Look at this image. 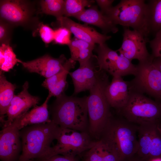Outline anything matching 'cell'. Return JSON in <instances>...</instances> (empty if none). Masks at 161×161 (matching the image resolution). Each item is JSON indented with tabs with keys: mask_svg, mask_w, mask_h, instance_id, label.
Listing matches in <instances>:
<instances>
[{
	"mask_svg": "<svg viewBox=\"0 0 161 161\" xmlns=\"http://www.w3.org/2000/svg\"><path fill=\"white\" fill-rule=\"evenodd\" d=\"M75 157L67 155L56 154L47 158L30 161H77Z\"/></svg>",
	"mask_w": 161,
	"mask_h": 161,
	"instance_id": "obj_33",
	"label": "cell"
},
{
	"mask_svg": "<svg viewBox=\"0 0 161 161\" xmlns=\"http://www.w3.org/2000/svg\"><path fill=\"white\" fill-rule=\"evenodd\" d=\"M158 129L161 132V125H160V124H159L158 126Z\"/></svg>",
	"mask_w": 161,
	"mask_h": 161,
	"instance_id": "obj_38",
	"label": "cell"
},
{
	"mask_svg": "<svg viewBox=\"0 0 161 161\" xmlns=\"http://www.w3.org/2000/svg\"><path fill=\"white\" fill-rule=\"evenodd\" d=\"M18 60L9 44L0 45V71L3 72L9 71L18 62Z\"/></svg>",
	"mask_w": 161,
	"mask_h": 161,
	"instance_id": "obj_26",
	"label": "cell"
},
{
	"mask_svg": "<svg viewBox=\"0 0 161 161\" xmlns=\"http://www.w3.org/2000/svg\"><path fill=\"white\" fill-rule=\"evenodd\" d=\"M76 61L70 58L68 59L64 68L58 73L46 79L42 86L49 91V95L51 97H58L64 93L67 87L66 81L67 75L70 70L75 67Z\"/></svg>",
	"mask_w": 161,
	"mask_h": 161,
	"instance_id": "obj_21",
	"label": "cell"
},
{
	"mask_svg": "<svg viewBox=\"0 0 161 161\" xmlns=\"http://www.w3.org/2000/svg\"><path fill=\"white\" fill-rule=\"evenodd\" d=\"M95 45L74 37L68 45L70 58L78 61L80 65L83 64L92 57Z\"/></svg>",
	"mask_w": 161,
	"mask_h": 161,
	"instance_id": "obj_22",
	"label": "cell"
},
{
	"mask_svg": "<svg viewBox=\"0 0 161 161\" xmlns=\"http://www.w3.org/2000/svg\"><path fill=\"white\" fill-rule=\"evenodd\" d=\"M68 59L62 54L57 58L48 54L30 61L24 62L18 59V62L31 73H36L46 79L49 78L62 70Z\"/></svg>",
	"mask_w": 161,
	"mask_h": 161,
	"instance_id": "obj_13",
	"label": "cell"
},
{
	"mask_svg": "<svg viewBox=\"0 0 161 161\" xmlns=\"http://www.w3.org/2000/svg\"><path fill=\"white\" fill-rule=\"evenodd\" d=\"M149 42L153 57L161 58V31L157 32L154 38Z\"/></svg>",
	"mask_w": 161,
	"mask_h": 161,
	"instance_id": "obj_32",
	"label": "cell"
},
{
	"mask_svg": "<svg viewBox=\"0 0 161 161\" xmlns=\"http://www.w3.org/2000/svg\"><path fill=\"white\" fill-rule=\"evenodd\" d=\"M16 86L8 81L4 72L0 71V118L4 124L5 120L4 116L14 96Z\"/></svg>",
	"mask_w": 161,
	"mask_h": 161,
	"instance_id": "obj_23",
	"label": "cell"
},
{
	"mask_svg": "<svg viewBox=\"0 0 161 161\" xmlns=\"http://www.w3.org/2000/svg\"><path fill=\"white\" fill-rule=\"evenodd\" d=\"M138 126L124 118L112 115L99 140L119 161H126L137 154L138 148Z\"/></svg>",
	"mask_w": 161,
	"mask_h": 161,
	"instance_id": "obj_1",
	"label": "cell"
},
{
	"mask_svg": "<svg viewBox=\"0 0 161 161\" xmlns=\"http://www.w3.org/2000/svg\"><path fill=\"white\" fill-rule=\"evenodd\" d=\"M160 132V134H161V132Z\"/></svg>",
	"mask_w": 161,
	"mask_h": 161,
	"instance_id": "obj_39",
	"label": "cell"
},
{
	"mask_svg": "<svg viewBox=\"0 0 161 161\" xmlns=\"http://www.w3.org/2000/svg\"><path fill=\"white\" fill-rule=\"evenodd\" d=\"M20 130L13 124L3 128L0 134V159L16 161L21 149Z\"/></svg>",
	"mask_w": 161,
	"mask_h": 161,
	"instance_id": "obj_15",
	"label": "cell"
},
{
	"mask_svg": "<svg viewBox=\"0 0 161 161\" xmlns=\"http://www.w3.org/2000/svg\"><path fill=\"white\" fill-rule=\"evenodd\" d=\"M148 24L150 34L161 30V0H149Z\"/></svg>",
	"mask_w": 161,
	"mask_h": 161,
	"instance_id": "obj_25",
	"label": "cell"
},
{
	"mask_svg": "<svg viewBox=\"0 0 161 161\" xmlns=\"http://www.w3.org/2000/svg\"><path fill=\"white\" fill-rule=\"evenodd\" d=\"M51 97L48 95L41 105L35 106L30 111H27L16 119L12 123L20 130L28 126L50 122L48 103Z\"/></svg>",
	"mask_w": 161,
	"mask_h": 161,
	"instance_id": "obj_20",
	"label": "cell"
},
{
	"mask_svg": "<svg viewBox=\"0 0 161 161\" xmlns=\"http://www.w3.org/2000/svg\"><path fill=\"white\" fill-rule=\"evenodd\" d=\"M54 41L57 44L68 45L70 43L71 39V33L67 28L60 27L54 30Z\"/></svg>",
	"mask_w": 161,
	"mask_h": 161,
	"instance_id": "obj_29",
	"label": "cell"
},
{
	"mask_svg": "<svg viewBox=\"0 0 161 161\" xmlns=\"http://www.w3.org/2000/svg\"><path fill=\"white\" fill-rule=\"evenodd\" d=\"M132 157L127 160L128 161H140V160H133V159H132Z\"/></svg>",
	"mask_w": 161,
	"mask_h": 161,
	"instance_id": "obj_37",
	"label": "cell"
},
{
	"mask_svg": "<svg viewBox=\"0 0 161 161\" xmlns=\"http://www.w3.org/2000/svg\"><path fill=\"white\" fill-rule=\"evenodd\" d=\"M92 61V58L83 64L80 65L75 71L69 72L74 86L73 95L87 90H89L95 83L99 69Z\"/></svg>",
	"mask_w": 161,
	"mask_h": 161,
	"instance_id": "obj_18",
	"label": "cell"
},
{
	"mask_svg": "<svg viewBox=\"0 0 161 161\" xmlns=\"http://www.w3.org/2000/svg\"><path fill=\"white\" fill-rule=\"evenodd\" d=\"M131 93L129 81L124 80L120 76L113 77L105 92L111 108L115 109L117 113L127 103Z\"/></svg>",
	"mask_w": 161,
	"mask_h": 161,
	"instance_id": "obj_17",
	"label": "cell"
},
{
	"mask_svg": "<svg viewBox=\"0 0 161 161\" xmlns=\"http://www.w3.org/2000/svg\"><path fill=\"white\" fill-rule=\"evenodd\" d=\"M29 83L25 82L23 86L22 90L17 95H14L7 109V119L3 124V128L11 124L16 118L27 112L32 106L38 104L40 98L31 95L28 92Z\"/></svg>",
	"mask_w": 161,
	"mask_h": 161,
	"instance_id": "obj_16",
	"label": "cell"
},
{
	"mask_svg": "<svg viewBox=\"0 0 161 161\" xmlns=\"http://www.w3.org/2000/svg\"><path fill=\"white\" fill-rule=\"evenodd\" d=\"M97 64L99 69L113 77L134 76L137 71V65L124 56L119 55L116 51L109 48L105 43L99 45L97 49Z\"/></svg>",
	"mask_w": 161,
	"mask_h": 161,
	"instance_id": "obj_10",
	"label": "cell"
},
{
	"mask_svg": "<svg viewBox=\"0 0 161 161\" xmlns=\"http://www.w3.org/2000/svg\"><path fill=\"white\" fill-rule=\"evenodd\" d=\"M129 121L138 125L161 120V101L131 90L126 105L118 113Z\"/></svg>",
	"mask_w": 161,
	"mask_h": 161,
	"instance_id": "obj_6",
	"label": "cell"
},
{
	"mask_svg": "<svg viewBox=\"0 0 161 161\" xmlns=\"http://www.w3.org/2000/svg\"><path fill=\"white\" fill-rule=\"evenodd\" d=\"M74 17L85 23L98 27L105 34L110 32L114 33L118 31L116 25L107 16L99 11L95 6L85 9Z\"/></svg>",
	"mask_w": 161,
	"mask_h": 161,
	"instance_id": "obj_19",
	"label": "cell"
},
{
	"mask_svg": "<svg viewBox=\"0 0 161 161\" xmlns=\"http://www.w3.org/2000/svg\"><path fill=\"white\" fill-rule=\"evenodd\" d=\"M56 19V25L58 27L66 28L75 37L92 44L105 43L111 38V36L100 33L92 27L76 22L64 16Z\"/></svg>",
	"mask_w": 161,
	"mask_h": 161,
	"instance_id": "obj_14",
	"label": "cell"
},
{
	"mask_svg": "<svg viewBox=\"0 0 161 161\" xmlns=\"http://www.w3.org/2000/svg\"><path fill=\"white\" fill-rule=\"evenodd\" d=\"M160 121L143 123L138 126V150L137 154L142 160L161 158V135Z\"/></svg>",
	"mask_w": 161,
	"mask_h": 161,
	"instance_id": "obj_11",
	"label": "cell"
},
{
	"mask_svg": "<svg viewBox=\"0 0 161 161\" xmlns=\"http://www.w3.org/2000/svg\"><path fill=\"white\" fill-rule=\"evenodd\" d=\"M13 27L8 23L0 20V43L2 44H9L10 41Z\"/></svg>",
	"mask_w": 161,
	"mask_h": 161,
	"instance_id": "obj_30",
	"label": "cell"
},
{
	"mask_svg": "<svg viewBox=\"0 0 161 161\" xmlns=\"http://www.w3.org/2000/svg\"><path fill=\"white\" fill-rule=\"evenodd\" d=\"M40 2L42 13L54 16L56 19L64 16V0H42Z\"/></svg>",
	"mask_w": 161,
	"mask_h": 161,
	"instance_id": "obj_27",
	"label": "cell"
},
{
	"mask_svg": "<svg viewBox=\"0 0 161 161\" xmlns=\"http://www.w3.org/2000/svg\"><path fill=\"white\" fill-rule=\"evenodd\" d=\"M153 60L139 62L136 74L129 83L131 91L145 94L161 101V72Z\"/></svg>",
	"mask_w": 161,
	"mask_h": 161,
	"instance_id": "obj_8",
	"label": "cell"
},
{
	"mask_svg": "<svg viewBox=\"0 0 161 161\" xmlns=\"http://www.w3.org/2000/svg\"><path fill=\"white\" fill-rule=\"evenodd\" d=\"M52 147L53 155H67L76 157L92 147L97 140H93L88 132L61 128Z\"/></svg>",
	"mask_w": 161,
	"mask_h": 161,
	"instance_id": "obj_9",
	"label": "cell"
},
{
	"mask_svg": "<svg viewBox=\"0 0 161 161\" xmlns=\"http://www.w3.org/2000/svg\"><path fill=\"white\" fill-rule=\"evenodd\" d=\"M36 11L34 4L29 1L0 0V20L13 27L38 28L41 23L35 15Z\"/></svg>",
	"mask_w": 161,
	"mask_h": 161,
	"instance_id": "obj_7",
	"label": "cell"
},
{
	"mask_svg": "<svg viewBox=\"0 0 161 161\" xmlns=\"http://www.w3.org/2000/svg\"><path fill=\"white\" fill-rule=\"evenodd\" d=\"M116 25L132 28L147 38L148 9L144 0H122L105 15Z\"/></svg>",
	"mask_w": 161,
	"mask_h": 161,
	"instance_id": "obj_5",
	"label": "cell"
},
{
	"mask_svg": "<svg viewBox=\"0 0 161 161\" xmlns=\"http://www.w3.org/2000/svg\"><path fill=\"white\" fill-rule=\"evenodd\" d=\"M160 31H161V30H160Z\"/></svg>",
	"mask_w": 161,
	"mask_h": 161,
	"instance_id": "obj_40",
	"label": "cell"
},
{
	"mask_svg": "<svg viewBox=\"0 0 161 161\" xmlns=\"http://www.w3.org/2000/svg\"><path fill=\"white\" fill-rule=\"evenodd\" d=\"M25 127L20 131L22 152L17 161H30L53 155L51 144L61 128L52 121Z\"/></svg>",
	"mask_w": 161,
	"mask_h": 161,
	"instance_id": "obj_2",
	"label": "cell"
},
{
	"mask_svg": "<svg viewBox=\"0 0 161 161\" xmlns=\"http://www.w3.org/2000/svg\"><path fill=\"white\" fill-rule=\"evenodd\" d=\"M110 83L107 73L99 69L95 83L89 90L87 100L89 132L96 140H99L103 129L112 115L105 94Z\"/></svg>",
	"mask_w": 161,
	"mask_h": 161,
	"instance_id": "obj_4",
	"label": "cell"
},
{
	"mask_svg": "<svg viewBox=\"0 0 161 161\" xmlns=\"http://www.w3.org/2000/svg\"><path fill=\"white\" fill-rule=\"evenodd\" d=\"M153 63L161 72V58H154L153 61Z\"/></svg>",
	"mask_w": 161,
	"mask_h": 161,
	"instance_id": "obj_35",
	"label": "cell"
},
{
	"mask_svg": "<svg viewBox=\"0 0 161 161\" xmlns=\"http://www.w3.org/2000/svg\"><path fill=\"white\" fill-rule=\"evenodd\" d=\"M123 40L120 47L117 51L120 55L132 61L137 59L139 62L153 60L148 52L146 43L149 42L147 38L139 31L124 27Z\"/></svg>",
	"mask_w": 161,
	"mask_h": 161,
	"instance_id": "obj_12",
	"label": "cell"
},
{
	"mask_svg": "<svg viewBox=\"0 0 161 161\" xmlns=\"http://www.w3.org/2000/svg\"><path fill=\"white\" fill-rule=\"evenodd\" d=\"M87 98L64 93L57 97L50 107L51 120L61 128L89 132Z\"/></svg>",
	"mask_w": 161,
	"mask_h": 161,
	"instance_id": "obj_3",
	"label": "cell"
},
{
	"mask_svg": "<svg viewBox=\"0 0 161 161\" xmlns=\"http://www.w3.org/2000/svg\"><path fill=\"white\" fill-rule=\"evenodd\" d=\"M151 161H161V158L154 159L151 160Z\"/></svg>",
	"mask_w": 161,
	"mask_h": 161,
	"instance_id": "obj_36",
	"label": "cell"
},
{
	"mask_svg": "<svg viewBox=\"0 0 161 161\" xmlns=\"http://www.w3.org/2000/svg\"><path fill=\"white\" fill-rule=\"evenodd\" d=\"M101 9V11L104 14L106 13L113 7L114 0H97L96 1Z\"/></svg>",
	"mask_w": 161,
	"mask_h": 161,
	"instance_id": "obj_34",
	"label": "cell"
},
{
	"mask_svg": "<svg viewBox=\"0 0 161 161\" xmlns=\"http://www.w3.org/2000/svg\"><path fill=\"white\" fill-rule=\"evenodd\" d=\"M40 36L42 41L46 44H49L54 41V30L49 26L41 23L38 29Z\"/></svg>",
	"mask_w": 161,
	"mask_h": 161,
	"instance_id": "obj_31",
	"label": "cell"
},
{
	"mask_svg": "<svg viewBox=\"0 0 161 161\" xmlns=\"http://www.w3.org/2000/svg\"><path fill=\"white\" fill-rule=\"evenodd\" d=\"M83 161H119L118 158L110 152L99 140L87 151Z\"/></svg>",
	"mask_w": 161,
	"mask_h": 161,
	"instance_id": "obj_24",
	"label": "cell"
},
{
	"mask_svg": "<svg viewBox=\"0 0 161 161\" xmlns=\"http://www.w3.org/2000/svg\"><path fill=\"white\" fill-rule=\"evenodd\" d=\"M65 1L64 16L68 17H74L85 9L86 7L90 6L94 2L93 0H65Z\"/></svg>",
	"mask_w": 161,
	"mask_h": 161,
	"instance_id": "obj_28",
	"label": "cell"
}]
</instances>
